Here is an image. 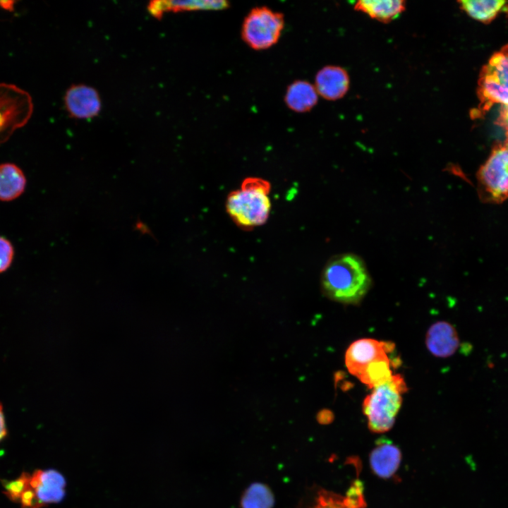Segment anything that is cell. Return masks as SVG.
I'll return each instance as SVG.
<instances>
[{
	"instance_id": "cb8c5ba5",
	"label": "cell",
	"mask_w": 508,
	"mask_h": 508,
	"mask_svg": "<svg viewBox=\"0 0 508 508\" xmlns=\"http://www.w3.org/2000/svg\"><path fill=\"white\" fill-rule=\"evenodd\" d=\"M317 420L320 424H328L333 420V414L328 410H323L317 415Z\"/></svg>"
},
{
	"instance_id": "4fadbf2b",
	"label": "cell",
	"mask_w": 508,
	"mask_h": 508,
	"mask_svg": "<svg viewBox=\"0 0 508 508\" xmlns=\"http://www.w3.org/2000/svg\"><path fill=\"white\" fill-rule=\"evenodd\" d=\"M425 344L433 356L447 358L456 351L460 341L455 328L450 323L439 321L428 329Z\"/></svg>"
},
{
	"instance_id": "d6986e66",
	"label": "cell",
	"mask_w": 508,
	"mask_h": 508,
	"mask_svg": "<svg viewBox=\"0 0 508 508\" xmlns=\"http://www.w3.org/2000/svg\"><path fill=\"white\" fill-rule=\"evenodd\" d=\"M295 508H346L344 497L318 485L306 486Z\"/></svg>"
},
{
	"instance_id": "7a4b0ae2",
	"label": "cell",
	"mask_w": 508,
	"mask_h": 508,
	"mask_svg": "<svg viewBox=\"0 0 508 508\" xmlns=\"http://www.w3.org/2000/svg\"><path fill=\"white\" fill-rule=\"evenodd\" d=\"M66 479L55 469L23 472L15 480L4 484L6 495L21 508H42L60 502L66 494Z\"/></svg>"
},
{
	"instance_id": "3957f363",
	"label": "cell",
	"mask_w": 508,
	"mask_h": 508,
	"mask_svg": "<svg viewBox=\"0 0 508 508\" xmlns=\"http://www.w3.org/2000/svg\"><path fill=\"white\" fill-rule=\"evenodd\" d=\"M270 189L269 181L248 177L238 189L229 194L226 212L237 226L250 229L265 224L271 210Z\"/></svg>"
},
{
	"instance_id": "ac0fdd59",
	"label": "cell",
	"mask_w": 508,
	"mask_h": 508,
	"mask_svg": "<svg viewBox=\"0 0 508 508\" xmlns=\"http://www.w3.org/2000/svg\"><path fill=\"white\" fill-rule=\"evenodd\" d=\"M26 187L22 169L13 163L0 164V200L11 201L20 196Z\"/></svg>"
},
{
	"instance_id": "ffe728a7",
	"label": "cell",
	"mask_w": 508,
	"mask_h": 508,
	"mask_svg": "<svg viewBox=\"0 0 508 508\" xmlns=\"http://www.w3.org/2000/svg\"><path fill=\"white\" fill-rule=\"evenodd\" d=\"M276 500L269 485L255 481L248 485L239 499L240 508H274Z\"/></svg>"
},
{
	"instance_id": "7402d4cb",
	"label": "cell",
	"mask_w": 508,
	"mask_h": 508,
	"mask_svg": "<svg viewBox=\"0 0 508 508\" xmlns=\"http://www.w3.org/2000/svg\"><path fill=\"white\" fill-rule=\"evenodd\" d=\"M14 257V248L9 240L0 236V273L6 271Z\"/></svg>"
},
{
	"instance_id": "277c9868",
	"label": "cell",
	"mask_w": 508,
	"mask_h": 508,
	"mask_svg": "<svg viewBox=\"0 0 508 508\" xmlns=\"http://www.w3.org/2000/svg\"><path fill=\"white\" fill-rule=\"evenodd\" d=\"M406 390V384L400 374L393 375L390 380L372 389L363 402L370 430L382 433L393 427L401 406L402 394Z\"/></svg>"
},
{
	"instance_id": "44dd1931",
	"label": "cell",
	"mask_w": 508,
	"mask_h": 508,
	"mask_svg": "<svg viewBox=\"0 0 508 508\" xmlns=\"http://www.w3.org/2000/svg\"><path fill=\"white\" fill-rule=\"evenodd\" d=\"M364 485L358 478L355 479L348 489L344 503L346 508H366L364 497Z\"/></svg>"
},
{
	"instance_id": "9c48e42d",
	"label": "cell",
	"mask_w": 508,
	"mask_h": 508,
	"mask_svg": "<svg viewBox=\"0 0 508 508\" xmlns=\"http://www.w3.org/2000/svg\"><path fill=\"white\" fill-rule=\"evenodd\" d=\"M395 349L394 343L373 339H361L353 342L345 353V365L358 379L366 366L377 359L388 357Z\"/></svg>"
},
{
	"instance_id": "603a6c76",
	"label": "cell",
	"mask_w": 508,
	"mask_h": 508,
	"mask_svg": "<svg viewBox=\"0 0 508 508\" xmlns=\"http://www.w3.org/2000/svg\"><path fill=\"white\" fill-rule=\"evenodd\" d=\"M497 125L504 130V140L508 141V104L502 105L497 119Z\"/></svg>"
},
{
	"instance_id": "7c38bea8",
	"label": "cell",
	"mask_w": 508,
	"mask_h": 508,
	"mask_svg": "<svg viewBox=\"0 0 508 508\" xmlns=\"http://www.w3.org/2000/svg\"><path fill=\"white\" fill-rule=\"evenodd\" d=\"M347 71L338 66H326L317 73L314 86L318 95L327 100L342 98L349 88Z\"/></svg>"
},
{
	"instance_id": "52a82bcc",
	"label": "cell",
	"mask_w": 508,
	"mask_h": 508,
	"mask_svg": "<svg viewBox=\"0 0 508 508\" xmlns=\"http://www.w3.org/2000/svg\"><path fill=\"white\" fill-rule=\"evenodd\" d=\"M284 28V17L267 6L255 7L245 17L241 38L251 49L264 50L277 43Z\"/></svg>"
},
{
	"instance_id": "e0dca14e",
	"label": "cell",
	"mask_w": 508,
	"mask_h": 508,
	"mask_svg": "<svg viewBox=\"0 0 508 508\" xmlns=\"http://www.w3.org/2000/svg\"><path fill=\"white\" fill-rule=\"evenodd\" d=\"M459 8L471 18L488 24L501 13L508 14V1L502 0H461Z\"/></svg>"
},
{
	"instance_id": "8fae6325",
	"label": "cell",
	"mask_w": 508,
	"mask_h": 508,
	"mask_svg": "<svg viewBox=\"0 0 508 508\" xmlns=\"http://www.w3.org/2000/svg\"><path fill=\"white\" fill-rule=\"evenodd\" d=\"M401 461L400 449L385 437L377 440L369 454V464L373 473L382 479L393 477Z\"/></svg>"
},
{
	"instance_id": "ba28073f",
	"label": "cell",
	"mask_w": 508,
	"mask_h": 508,
	"mask_svg": "<svg viewBox=\"0 0 508 508\" xmlns=\"http://www.w3.org/2000/svg\"><path fill=\"white\" fill-rule=\"evenodd\" d=\"M33 109L29 92L14 84L0 83V144L28 123Z\"/></svg>"
},
{
	"instance_id": "5bb4252c",
	"label": "cell",
	"mask_w": 508,
	"mask_h": 508,
	"mask_svg": "<svg viewBox=\"0 0 508 508\" xmlns=\"http://www.w3.org/2000/svg\"><path fill=\"white\" fill-rule=\"evenodd\" d=\"M229 6L226 1H153L147 10L154 18L159 19L165 13L193 11H217Z\"/></svg>"
},
{
	"instance_id": "d4e9b609",
	"label": "cell",
	"mask_w": 508,
	"mask_h": 508,
	"mask_svg": "<svg viewBox=\"0 0 508 508\" xmlns=\"http://www.w3.org/2000/svg\"><path fill=\"white\" fill-rule=\"evenodd\" d=\"M7 433L3 406L0 403V442L4 439Z\"/></svg>"
},
{
	"instance_id": "6da1fadb",
	"label": "cell",
	"mask_w": 508,
	"mask_h": 508,
	"mask_svg": "<svg viewBox=\"0 0 508 508\" xmlns=\"http://www.w3.org/2000/svg\"><path fill=\"white\" fill-rule=\"evenodd\" d=\"M371 280L363 261L353 254H342L330 260L322 274V288L330 299L357 304L366 295Z\"/></svg>"
},
{
	"instance_id": "9a60e30c",
	"label": "cell",
	"mask_w": 508,
	"mask_h": 508,
	"mask_svg": "<svg viewBox=\"0 0 508 508\" xmlns=\"http://www.w3.org/2000/svg\"><path fill=\"white\" fill-rule=\"evenodd\" d=\"M318 100V94L314 85L304 80L291 83L284 95L286 105L296 113L309 111L316 105Z\"/></svg>"
},
{
	"instance_id": "5b68a950",
	"label": "cell",
	"mask_w": 508,
	"mask_h": 508,
	"mask_svg": "<svg viewBox=\"0 0 508 508\" xmlns=\"http://www.w3.org/2000/svg\"><path fill=\"white\" fill-rule=\"evenodd\" d=\"M479 104L473 119L483 117L496 104H508V44L495 52L479 73L477 87Z\"/></svg>"
},
{
	"instance_id": "8992f818",
	"label": "cell",
	"mask_w": 508,
	"mask_h": 508,
	"mask_svg": "<svg viewBox=\"0 0 508 508\" xmlns=\"http://www.w3.org/2000/svg\"><path fill=\"white\" fill-rule=\"evenodd\" d=\"M480 199L500 204L508 198V141L497 142L477 174Z\"/></svg>"
},
{
	"instance_id": "2e32d148",
	"label": "cell",
	"mask_w": 508,
	"mask_h": 508,
	"mask_svg": "<svg viewBox=\"0 0 508 508\" xmlns=\"http://www.w3.org/2000/svg\"><path fill=\"white\" fill-rule=\"evenodd\" d=\"M354 9L387 23L405 11L406 2L404 0H361L355 4Z\"/></svg>"
},
{
	"instance_id": "484cf974",
	"label": "cell",
	"mask_w": 508,
	"mask_h": 508,
	"mask_svg": "<svg viewBox=\"0 0 508 508\" xmlns=\"http://www.w3.org/2000/svg\"><path fill=\"white\" fill-rule=\"evenodd\" d=\"M15 1H0V7L3 8L4 10L12 11H13Z\"/></svg>"
},
{
	"instance_id": "30bf717a",
	"label": "cell",
	"mask_w": 508,
	"mask_h": 508,
	"mask_svg": "<svg viewBox=\"0 0 508 508\" xmlns=\"http://www.w3.org/2000/svg\"><path fill=\"white\" fill-rule=\"evenodd\" d=\"M64 104L73 119L88 120L97 116L102 107L99 92L86 84H73L65 92Z\"/></svg>"
}]
</instances>
